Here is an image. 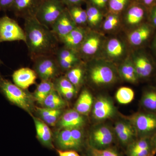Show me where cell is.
<instances>
[{
  "label": "cell",
  "instance_id": "bcb514c9",
  "mask_svg": "<svg viewBox=\"0 0 156 156\" xmlns=\"http://www.w3.org/2000/svg\"><path fill=\"white\" fill-rule=\"evenodd\" d=\"M1 63H2V62H1V59H0V64H1ZM0 77H1V76H0Z\"/></svg>",
  "mask_w": 156,
  "mask_h": 156
},
{
  "label": "cell",
  "instance_id": "5bb4252c",
  "mask_svg": "<svg viewBox=\"0 0 156 156\" xmlns=\"http://www.w3.org/2000/svg\"><path fill=\"white\" fill-rule=\"evenodd\" d=\"M139 79L149 78L154 71V64L150 57L144 52L134 54L132 59Z\"/></svg>",
  "mask_w": 156,
  "mask_h": 156
},
{
  "label": "cell",
  "instance_id": "ac0fdd59",
  "mask_svg": "<svg viewBox=\"0 0 156 156\" xmlns=\"http://www.w3.org/2000/svg\"><path fill=\"white\" fill-rule=\"evenodd\" d=\"M37 76L34 69L28 67H23L14 72L12 75V79L14 84L26 90L35 84Z\"/></svg>",
  "mask_w": 156,
  "mask_h": 156
},
{
  "label": "cell",
  "instance_id": "cb8c5ba5",
  "mask_svg": "<svg viewBox=\"0 0 156 156\" xmlns=\"http://www.w3.org/2000/svg\"><path fill=\"white\" fill-rule=\"evenodd\" d=\"M140 103L145 111L156 114V87H150L144 90Z\"/></svg>",
  "mask_w": 156,
  "mask_h": 156
},
{
  "label": "cell",
  "instance_id": "277c9868",
  "mask_svg": "<svg viewBox=\"0 0 156 156\" xmlns=\"http://www.w3.org/2000/svg\"><path fill=\"white\" fill-rule=\"evenodd\" d=\"M138 138H151L156 134V114L146 111L134 115L130 121Z\"/></svg>",
  "mask_w": 156,
  "mask_h": 156
},
{
  "label": "cell",
  "instance_id": "e0dca14e",
  "mask_svg": "<svg viewBox=\"0 0 156 156\" xmlns=\"http://www.w3.org/2000/svg\"><path fill=\"white\" fill-rule=\"evenodd\" d=\"M85 123L84 115L75 109H70L60 116L57 124L62 129H73L82 128Z\"/></svg>",
  "mask_w": 156,
  "mask_h": 156
},
{
  "label": "cell",
  "instance_id": "ee69618b",
  "mask_svg": "<svg viewBox=\"0 0 156 156\" xmlns=\"http://www.w3.org/2000/svg\"><path fill=\"white\" fill-rule=\"evenodd\" d=\"M151 141L154 150L156 153V134H155L151 138Z\"/></svg>",
  "mask_w": 156,
  "mask_h": 156
},
{
  "label": "cell",
  "instance_id": "44dd1931",
  "mask_svg": "<svg viewBox=\"0 0 156 156\" xmlns=\"http://www.w3.org/2000/svg\"><path fill=\"white\" fill-rule=\"evenodd\" d=\"M88 32L86 28L77 27L67 35L60 40L64 47L77 51Z\"/></svg>",
  "mask_w": 156,
  "mask_h": 156
},
{
  "label": "cell",
  "instance_id": "f6af8a7d",
  "mask_svg": "<svg viewBox=\"0 0 156 156\" xmlns=\"http://www.w3.org/2000/svg\"><path fill=\"white\" fill-rule=\"evenodd\" d=\"M151 48L156 54V34L154 35L151 44Z\"/></svg>",
  "mask_w": 156,
  "mask_h": 156
},
{
  "label": "cell",
  "instance_id": "d6986e66",
  "mask_svg": "<svg viewBox=\"0 0 156 156\" xmlns=\"http://www.w3.org/2000/svg\"><path fill=\"white\" fill-rule=\"evenodd\" d=\"M115 134L121 144L124 145L131 144L136 136V131L131 122L118 121L115 124Z\"/></svg>",
  "mask_w": 156,
  "mask_h": 156
},
{
  "label": "cell",
  "instance_id": "83f0119b",
  "mask_svg": "<svg viewBox=\"0 0 156 156\" xmlns=\"http://www.w3.org/2000/svg\"><path fill=\"white\" fill-rule=\"evenodd\" d=\"M55 89L54 83L52 81L41 80L34 92V98L37 103L43 105L46 98Z\"/></svg>",
  "mask_w": 156,
  "mask_h": 156
},
{
  "label": "cell",
  "instance_id": "8992f818",
  "mask_svg": "<svg viewBox=\"0 0 156 156\" xmlns=\"http://www.w3.org/2000/svg\"><path fill=\"white\" fill-rule=\"evenodd\" d=\"M89 79L96 86H108L116 80L117 74L112 66L106 62H96L89 71Z\"/></svg>",
  "mask_w": 156,
  "mask_h": 156
},
{
  "label": "cell",
  "instance_id": "60d3db41",
  "mask_svg": "<svg viewBox=\"0 0 156 156\" xmlns=\"http://www.w3.org/2000/svg\"><path fill=\"white\" fill-rule=\"evenodd\" d=\"M59 156H81L73 150H57Z\"/></svg>",
  "mask_w": 156,
  "mask_h": 156
},
{
  "label": "cell",
  "instance_id": "c3c4849f",
  "mask_svg": "<svg viewBox=\"0 0 156 156\" xmlns=\"http://www.w3.org/2000/svg\"></svg>",
  "mask_w": 156,
  "mask_h": 156
},
{
  "label": "cell",
  "instance_id": "9c48e42d",
  "mask_svg": "<svg viewBox=\"0 0 156 156\" xmlns=\"http://www.w3.org/2000/svg\"><path fill=\"white\" fill-rule=\"evenodd\" d=\"M83 134L81 129H62L58 133L57 142L62 150L79 149L83 144Z\"/></svg>",
  "mask_w": 156,
  "mask_h": 156
},
{
  "label": "cell",
  "instance_id": "4dcf8cb0",
  "mask_svg": "<svg viewBox=\"0 0 156 156\" xmlns=\"http://www.w3.org/2000/svg\"><path fill=\"white\" fill-rule=\"evenodd\" d=\"M86 11L87 25L91 28L97 27L103 18V14L101 10L88 3Z\"/></svg>",
  "mask_w": 156,
  "mask_h": 156
},
{
  "label": "cell",
  "instance_id": "ba28073f",
  "mask_svg": "<svg viewBox=\"0 0 156 156\" xmlns=\"http://www.w3.org/2000/svg\"><path fill=\"white\" fill-rule=\"evenodd\" d=\"M106 125H98L91 131L89 137L92 148L104 149L109 147L113 142L114 134Z\"/></svg>",
  "mask_w": 156,
  "mask_h": 156
},
{
  "label": "cell",
  "instance_id": "1f68e13d",
  "mask_svg": "<svg viewBox=\"0 0 156 156\" xmlns=\"http://www.w3.org/2000/svg\"><path fill=\"white\" fill-rule=\"evenodd\" d=\"M81 66L80 63L69 70L65 76L76 89L80 87L83 81L84 70Z\"/></svg>",
  "mask_w": 156,
  "mask_h": 156
},
{
  "label": "cell",
  "instance_id": "ab89813d",
  "mask_svg": "<svg viewBox=\"0 0 156 156\" xmlns=\"http://www.w3.org/2000/svg\"><path fill=\"white\" fill-rule=\"evenodd\" d=\"M14 0H0V11H6L11 10Z\"/></svg>",
  "mask_w": 156,
  "mask_h": 156
},
{
  "label": "cell",
  "instance_id": "b9f144b4",
  "mask_svg": "<svg viewBox=\"0 0 156 156\" xmlns=\"http://www.w3.org/2000/svg\"><path fill=\"white\" fill-rule=\"evenodd\" d=\"M86 0H61L66 8L72 6L80 5Z\"/></svg>",
  "mask_w": 156,
  "mask_h": 156
},
{
  "label": "cell",
  "instance_id": "d590c367",
  "mask_svg": "<svg viewBox=\"0 0 156 156\" xmlns=\"http://www.w3.org/2000/svg\"><path fill=\"white\" fill-rule=\"evenodd\" d=\"M119 22V15L109 14L105 20L103 28L106 31L113 30L118 26Z\"/></svg>",
  "mask_w": 156,
  "mask_h": 156
},
{
  "label": "cell",
  "instance_id": "7a4b0ae2",
  "mask_svg": "<svg viewBox=\"0 0 156 156\" xmlns=\"http://www.w3.org/2000/svg\"><path fill=\"white\" fill-rule=\"evenodd\" d=\"M0 89L11 103L28 113L32 111L34 108L32 98L25 90L1 77Z\"/></svg>",
  "mask_w": 156,
  "mask_h": 156
},
{
  "label": "cell",
  "instance_id": "8d00e7d4",
  "mask_svg": "<svg viewBox=\"0 0 156 156\" xmlns=\"http://www.w3.org/2000/svg\"><path fill=\"white\" fill-rule=\"evenodd\" d=\"M91 150L90 156H120L116 151L109 147L101 150L92 148Z\"/></svg>",
  "mask_w": 156,
  "mask_h": 156
},
{
  "label": "cell",
  "instance_id": "9a60e30c",
  "mask_svg": "<svg viewBox=\"0 0 156 156\" xmlns=\"http://www.w3.org/2000/svg\"><path fill=\"white\" fill-rule=\"evenodd\" d=\"M102 39L98 34L88 32L83 41L78 49V52L81 57H89L94 56L100 49Z\"/></svg>",
  "mask_w": 156,
  "mask_h": 156
},
{
  "label": "cell",
  "instance_id": "2e32d148",
  "mask_svg": "<svg viewBox=\"0 0 156 156\" xmlns=\"http://www.w3.org/2000/svg\"><path fill=\"white\" fill-rule=\"evenodd\" d=\"M149 10L140 3L133 4L128 8L125 15V21L130 26L136 27L145 23L148 17Z\"/></svg>",
  "mask_w": 156,
  "mask_h": 156
},
{
  "label": "cell",
  "instance_id": "8fae6325",
  "mask_svg": "<svg viewBox=\"0 0 156 156\" xmlns=\"http://www.w3.org/2000/svg\"><path fill=\"white\" fill-rule=\"evenodd\" d=\"M44 0H14L11 11L17 17L25 20L35 17Z\"/></svg>",
  "mask_w": 156,
  "mask_h": 156
},
{
  "label": "cell",
  "instance_id": "4316f807",
  "mask_svg": "<svg viewBox=\"0 0 156 156\" xmlns=\"http://www.w3.org/2000/svg\"><path fill=\"white\" fill-rule=\"evenodd\" d=\"M106 53L109 58L119 59L124 56L126 48L119 39L113 38L110 39L107 43Z\"/></svg>",
  "mask_w": 156,
  "mask_h": 156
},
{
  "label": "cell",
  "instance_id": "3957f363",
  "mask_svg": "<svg viewBox=\"0 0 156 156\" xmlns=\"http://www.w3.org/2000/svg\"><path fill=\"white\" fill-rule=\"evenodd\" d=\"M66 9L61 0H44L35 17L39 22L50 29Z\"/></svg>",
  "mask_w": 156,
  "mask_h": 156
},
{
  "label": "cell",
  "instance_id": "52a82bcc",
  "mask_svg": "<svg viewBox=\"0 0 156 156\" xmlns=\"http://www.w3.org/2000/svg\"><path fill=\"white\" fill-rule=\"evenodd\" d=\"M22 41L26 42L24 30L17 21L7 15L0 18V43Z\"/></svg>",
  "mask_w": 156,
  "mask_h": 156
},
{
  "label": "cell",
  "instance_id": "7dc6e473",
  "mask_svg": "<svg viewBox=\"0 0 156 156\" xmlns=\"http://www.w3.org/2000/svg\"><path fill=\"white\" fill-rule=\"evenodd\" d=\"M154 155H151V156H154Z\"/></svg>",
  "mask_w": 156,
  "mask_h": 156
},
{
  "label": "cell",
  "instance_id": "e575fe53",
  "mask_svg": "<svg viewBox=\"0 0 156 156\" xmlns=\"http://www.w3.org/2000/svg\"><path fill=\"white\" fill-rule=\"evenodd\" d=\"M55 89L58 92L61 91H72L76 92V89L67 78L65 77H60L55 79L54 82Z\"/></svg>",
  "mask_w": 156,
  "mask_h": 156
},
{
  "label": "cell",
  "instance_id": "484cf974",
  "mask_svg": "<svg viewBox=\"0 0 156 156\" xmlns=\"http://www.w3.org/2000/svg\"><path fill=\"white\" fill-rule=\"evenodd\" d=\"M41 119L47 125L54 126L57 124L62 114V109H54L47 108L36 107Z\"/></svg>",
  "mask_w": 156,
  "mask_h": 156
},
{
  "label": "cell",
  "instance_id": "d4e9b609",
  "mask_svg": "<svg viewBox=\"0 0 156 156\" xmlns=\"http://www.w3.org/2000/svg\"><path fill=\"white\" fill-rule=\"evenodd\" d=\"M119 73L123 80L131 83H136L139 80L132 59L124 62L119 67Z\"/></svg>",
  "mask_w": 156,
  "mask_h": 156
},
{
  "label": "cell",
  "instance_id": "7bdbcfd3",
  "mask_svg": "<svg viewBox=\"0 0 156 156\" xmlns=\"http://www.w3.org/2000/svg\"><path fill=\"white\" fill-rule=\"evenodd\" d=\"M140 4L149 11L151 8L156 5V0H140Z\"/></svg>",
  "mask_w": 156,
  "mask_h": 156
},
{
  "label": "cell",
  "instance_id": "7402d4cb",
  "mask_svg": "<svg viewBox=\"0 0 156 156\" xmlns=\"http://www.w3.org/2000/svg\"><path fill=\"white\" fill-rule=\"evenodd\" d=\"M33 119L39 140L48 147H53L52 132L48 125L39 118L33 117Z\"/></svg>",
  "mask_w": 156,
  "mask_h": 156
},
{
  "label": "cell",
  "instance_id": "836d02e7",
  "mask_svg": "<svg viewBox=\"0 0 156 156\" xmlns=\"http://www.w3.org/2000/svg\"><path fill=\"white\" fill-rule=\"evenodd\" d=\"M130 0H108V5L109 14L119 15L126 9Z\"/></svg>",
  "mask_w": 156,
  "mask_h": 156
},
{
  "label": "cell",
  "instance_id": "603a6c76",
  "mask_svg": "<svg viewBox=\"0 0 156 156\" xmlns=\"http://www.w3.org/2000/svg\"><path fill=\"white\" fill-rule=\"evenodd\" d=\"M94 100L91 93L87 89L81 92L75 105V110L79 113L86 115L92 110Z\"/></svg>",
  "mask_w": 156,
  "mask_h": 156
},
{
  "label": "cell",
  "instance_id": "f546056e",
  "mask_svg": "<svg viewBox=\"0 0 156 156\" xmlns=\"http://www.w3.org/2000/svg\"><path fill=\"white\" fill-rule=\"evenodd\" d=\"M67 8L73 20L78 27H85L87 25V17L86 10L80 5L72 6Z\"/></svg>",
  "mask_w": 156,
  "mask_h": 156
},
{
  "label": "cell",
  "instance_id": "f35d334b",
  "mask_svg": "<svg viewBox=\"0 0 156 156\" xmlns=\"http://www.w3.org/2000/svg\"><path fill=\"white\" fill-rule=\"evenodd\" d=\"M148 19V22L156 29V5L150 9Z\"/></svg>",
  "mask_w": 156,
  "mask_h": 156
},
{
  "label": "cell",
  "instance_id": "ffe728a7",
  "mask_svg": "<svg viewBox=\"0 0 156 156\" xmlns=\"http://www.w3.org/2000/svg\"><path fill=\"white\" fill-rule=\"evenodd\" d=\"M128 156H149L154 155L150 138H138L129 146Z\"/></svg>",
  "mask_w": 156,
  "mask_h": 156
},
{
  "label": "cell",
  "instance_id": "74e56055",
  "mask_svg": "<svg viewBox=\"0 0 156 156\" xmlns=\"http://www.w3.org/2000/svg\"><path fill=\"white\" fill-rule=\"evenodd\" d=\"M88 2L89 4L101 10L106 8L108 0H88Z\"/></svg>",
  "mask_w": 156,
  "mask_h": 156
},
{
  "label": "cell",
  "instance_id": "d6a6232c",
  "mask_svg": "<svg viewBox=\"0 0 156 156\" xmlns=\"http://www.w3.org/2000/svg\"><path fill=\"white\" fill-rule=\"evenodd\" d=\"M134 93L131 88L122 87L118 89L115 97L117 101L121 104L126 105L130 103L134 99Z\"/></svg>",
  "mask_w": 156,
  "mask_h": 156
},
{
  "label": "cell",
  "instance_id": "5b68a950",
  "mask_svg": "<svg viewBox=\"0 0 156 156\" xmlns=\"http://www.w3.org/2000/svg\"><path fill=\"white\" fill-rule=\"evenodd\" d=\"M33 60L34 70L41 80L52 81L58 77L61 69L55 55L40 56Z\"/></svg>",
  "mask_w": 156,
  "mask_h": 156
},
{
  "label": "cell",
  "instance_id": "6da1fadb",
  "mask_svg": "<svg viewBox=\"0 0 156 156\" xmlns=\"http://www.w3.org/2000/svg\"><path fill=\"white\" fill-rule=\"evenodd\" d=\"M24 27L25 44L32 60L40 56L55 55L59 41L50 28L35 17L24 20Z\"/></svg>",
  "mask_w": 156,
  "mask_h": 156
},
{
  "label": "cell",
  "instance_id": "7c38bea8",
  "mask_svg": "<svg viewBox=\"0 0 156 156\" xmlns=\"http://www.w3.org/2000/svg\"><path fill=\"white\" fill-rule=\"evenodd\" d=\"M128 35L129 43L134 47H141L145 45L152 38L156 29L148 22L136 27Z\"/></svg>",
  "mask_w": 156,
  "mask_h": 156
},
{
  "label": "cell",
  "instance_id": "f1b7e54d",
  "mask_svg": "<svg viewBox=\"0 0 156 156\" xmlns=\"http://www.w3.org/2000/svg\"><path fill=\"white\" fill-rule=\"evenodd\" d=\"M44 107L54 109H62L66 105L65 101L56 89L53 90L44 101Z\"/></svg>",
  "mask_w": 156,
  "mask_h": 156
},
{
  "label": "cell",
  "instance_id": "30bf717a",
  "mask_svg": "<svg viewBox=\"0 0 156 156\" xmlns=\"http://www.w3.org/2000/svg\"><path fill=\"white\" fill-rule=\"evenodd\" d=\"M92 115L95 120L102 121L114 116L116 110L111 99L106 96H100L94 101Z\"/></svg>",
  "mask_w": 156,
  "mask_h": 156
},
{
  "label": "cell",
  "instance_id": "4fadbf2b",
  "mask_svg": "<svg viewBox=\"0 0 156 156\" xmlns=\"http://www.w3.org/2000/svg\"><path fill=\"white\" fill-rule=\"evenodd\" d=\"M77 27L73 20L66 8L51 27V31L58 39V41L67 35Z\"/></svg>",
  "mask_w": 156,
  "mask_h": 156
}]
</instances>
